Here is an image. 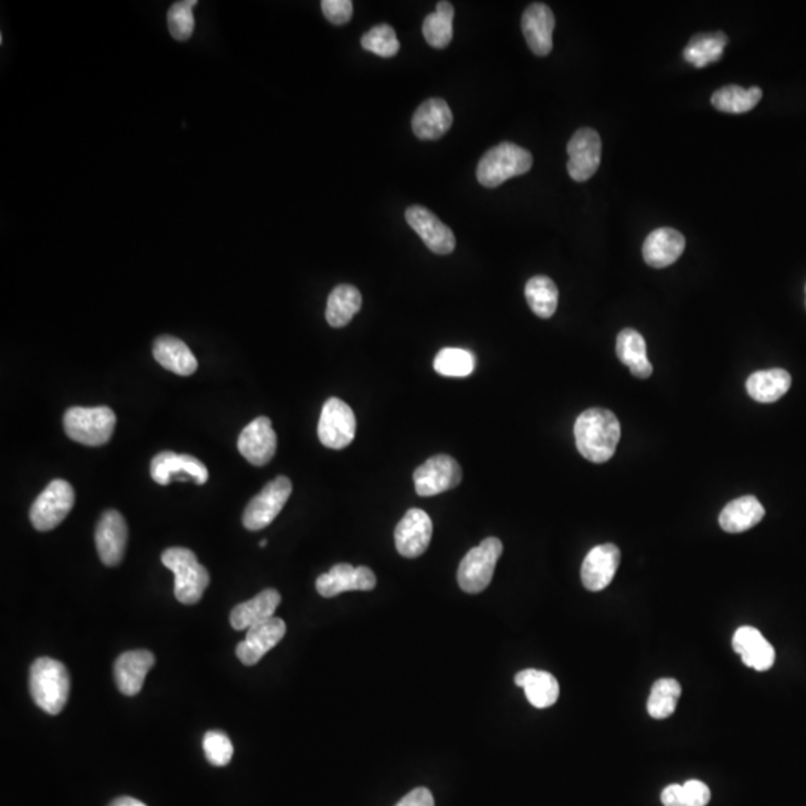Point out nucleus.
Here are the masks:
<instances>
[{"label":"nucleus","mask_w":806,"mask_h":806,"mask_svg":"<svg viewBox=\"0 0 806 806\" xmlns=\"http://www.w3.org/2000/svg\"><path fill=\"white\" fill-rule=\"evenodd\" d=\"M153 356L156 362L168 371L181 377H190L198 369V359L186 342L174 336H159L154 341Z\"/></svg>","instance_id":"25"},{"label":"nucleus","mask_w":806,"mask_h":806,"mask_svg":"<svg viewBox=\"0 0 806 806\" xmlns=\"http://www.w3.org/2000/svg\"><path fill=\"white\" fill-rule=\"evenodd\" d=\"M203 751H205L208 762L214 766L229 765L233 757L232 742H230L229 736L220 730H211L206 733L203 738Z\"/></svg>","instance_id":"40"},{"label":"nucleus","mask_w":806,"mask_h":806,"mask_svg":"<svg viewBox=\"0 0 806 806\" xmlns=\"http://www.w3.org/2000/svg\"><path fill=\"white\" fill-rule=\"evenodd\" d=\"M453 124V112L444 99L433 98L421 103L412 117V130L423 141L442 138Z\"/></svg>","instance_id":"24"},{"label":"nucleus","mask_w":806,"mask_h":806,"mask_svg":"<svg viewBox=\"0 0 806 806\" xmlns=\"http://www.w3.org/2000/svg\"><path fill=\"white\" fill-rule=\"evenodd\" d=\"M515 684L524 690L527 701L535 708H550L559 699L560 686L550 672L524 669L515 675Z\"/></svg>","instance_id":"27"},{"label":"nucleus","mask_w":806,"mask_h":806,"mask_svg":"<svg viewBox=\"0 0 806 806\" xmlns=\"http://www.w3.org/2000/svg\"><path fill=\"white\" fill-rule=\"evenodd\" d=\"M662 804L665 806H684V790L680 784H671L662 792Z\"/></svg>","instance_id":"44"},{"label":"nucleus","mask_w":806,"mask_h":806,"mask_svg":"<svg viewBox=\"0 0 806 806\" xmlns=\"http://www.w3.org/2000/svg\"><path fill=\"white\" fill-rule=\"evenodd\" d=\"M433 524L423 509L412 508L399 521L395 530V544L406 559H417L426 553L432 539Z\"/></svg>","instance_id":"15"},{"label":"nucleus","mask_w":806,"mask_h":806,"mask_svg":"<svg viewBox=\"0 0 806 806\" xmlns=\"http://www.w3.org/2000/svg\"><path fill=\"white\" fill-rule=\"evenodd\" d=\"M527 303L539 318H551L559 303V290L551 278L536 275L526 284Z\"/></svg>","instance_id":"34"},{"label":"nucleus","mask_w":806,"mask_h":806,"mask_svg":"<svg viewBox=\"0 0 806 806\" xmlns=\"http://www.w3.org/2000/svg\"><path fill=\"white\" fill-rule=\"evenodd\" d=\"M280 604L281 595L277 590H263L256 598L244 602V604L236 605L232 609V612H230V624L235 630L251 629V627L274 617L275 611H277Z\"/></svg>","instance_id":"26"},{"label":"nucleus","mask_w":806,"mask_h":806,"mask_svg":"<svg viewBox=\"0 0 806 806\" xmlns=\"http://www.w3.org/2000/svg\"><path fill=\"white\" fill-rule=\"evenodd\" d=\"M433 368L442 377L466 378L474 374L475 356L463 348H444L436 354Z\"/></svg>","instance_id":"37"},{"label":"nucleus","mask_w":806,"mask_h":806,"mask_svg":"<svg viewBox=\"0 0 806 806\" xmlns=\"http://www.w3.org/2000/svg\"><path fill=\"white\" fill-rule=\"evenodd\" d=\"M747 392L754 401L760 403H772L780 401L790 387H792V375L784 369H768V371H757L750 375L747 380Z\"/></svg>","instance_id":"30"},{"label":"nucleus","mask_w":806,"mask_h":806,"mask_svg":"<svg viewBox=\"0 0 806 806\" xmlns=\"http://www.w3.org/2000/svg\"><path fill=\"white\" fill-rule=\"evenodd\" d=\"M324 17L336 26L347 24L353 17V2L351 0H323L321 2Z\"/></svg>","instance_id":"41"},{"label":"nucleus","mask_w":806,"mask_h":806,"mask_svg":"<svg viewBox=\"0 0 806 806\" xmlns=\"http://www.w3.org/2000/svg\"><path fill=\"white\" fill-rule=\"evenodd\" d=\"M154 663H156L154 654L147 650L127 651L121 654L114 665V678L118 690L126 696L138 695Z\"/></svg>","instance_id":"22"},{"label":"nucleus","mask_w":806,"mask_h":806,"mask_svg":"<svg viewBox=\"0 0 806 806\" xmlns=\"http://www.w3.org/2000/svg\"><path fill=\"white\" fill-rule=\"evenodd\" d=\"M238 450L251 465H268L277 451V433L272 421L259 417L245 426L238 438Z\"/></svg>","instance_id":"16"},{"label":"nucleus","mask_w":806,"mask_h":806,"mask_svg":"<svg viewBox=\"0 0 806 806\" xmlns=\"http://www.w3.org/2000/svg\"><path fill=\"white\" fill-rule=\"evenodd\" d=\"M617 357L639 380L650 378L653 365L647 357V344L644 336L635 329H624L617 336Z\"/></svg>","instance_id":"28"},{"label":"nucleus","mask_w":806,"mask_h":806,"mask_svg":"<svg viewBox=\"0 0 806 806\" xmlns=\"http://www.w3.org/2000/svg\"><path fill=\"white\" fill-rule=\"evenodd\" d=\"M504 545L501 539L486 538L478 547L472 548L460 562L457 581L460 589L469 595L483 592L492 583L496 565L501 559Z\"/></svg>","instance_id":"6"},{"label":"nucleus","mask_w":806,"mask_h":806,"mask_svg":"<svg viewBox=\"0 0 806 806\" xmlns=\"http://www.w3.org/2000/svg\"><path fill=\"white\" fill-rule=\"evenodd\" d=\"M533 157L526 148L512 142H502L490 148L477 168V178L481 186L495 189L505 181L527 174L532 169Z\"/></svg>","instance_id":"3"},{"label":"nucleus","mask_w":806,"mask_h":806,"mask_svg":"<svg viewBox=\"0 0 806 806\" xmlns=\"http://www.w3.org/2000/svg\"><path fill=\"white\" fill-rule=\"evenodd\" d=\"M75 493L65 480H54L41 493L30 508V521L39 532H48L59 526L74 508Z\"/></svg>","instance_id":"7"},{"label":"nucleus","mask_w":806,"mask_h":806,"mask_svg":"<svg viewBox=\"0 0 806 806\" xmlns=\"http://www.w3.org/2000/svg\"><path fill=\"white\" fill-rule=\"evenodd\" d=\"M686 248V238L671 227L653 230L642 245V256L651 268L662 269L680 259Z\"/></svg>","instance_id":"23"},{"label":"nucleus","mask_w":806,"mask_h":806,"mask_svg":"<svg viewBox=\"0 0 806 806\" xmlns=\"http://www.w3.org/2000/svg\"><path fill=\"white\" fill-rule=\"evenodd\" d=\"M574 435L575 444L584 459L605 463L612 459L620 442V421L608 409H587L575 421Z\"/></svg>","instance_id":"1"},{"label":"nucleus","mask_w":806,"mask_h":806,"mask_svg":"<svg viewBox=\"0 0 806 806\" xmlns=\"http://www.w3.org/2000/svg\"><path fill=\"white\" fill-rule=\"evenodd\" d=\"M412 478L417 495L421 498H430L456 489L462 483L463 474L454 457L438 454L418 466Z\"/></svg>","instance_id":"9"},{"label":"nucleus","mask_w":806,"mask_h":806,"mask_svg":"<svg viewBox=\"0 0 806 806\" xmlns=\"http://www.w3.org/2000/svg\"><path fill=\"white\" fill-rule=\"evenodd\" d=\"M733 650L744 665L757 672L769 671L775 663V650L756 627L742 626L733 635Z\"/></svg>","instance_id":"21"},{"label":"nucleus","mask_w":806,"mask_h":806,"mask_svg":"<svg viewBox=\"0 0 806 806\" xmlns=\"http://www.w3.org/2000/svg\"><path fill=\"white\" fill-rule=\"evenodd\" d=\"M568 154V172L572 180L578 183L589 180L601 165V136L590 127L577 130L569 141Z\"/></svg>","instance_id":"11"},{"label":"nucleus","mask_w":806,"mask_h":806,"mask_svg":"<svg viewBox=\"0 0 806 806\" xmlns=\"http://www.w3.org/2000/svg\"><path fill=\"white\" fill-rule=\"evenodd\" d=\"M405 218L430 251L439 256L453 253L456 236L432 211L420 205L409 206Z\"/></svg>","instance_id":"13"},{"label":"nucleus","mask_w":806,"mask_h":806,"mask_svg":"<svg viewBox=\"0 0 806 806\" xmlns=\"http://www.w3.org/2000/svg\"><path fill=\"white\" fill-rule=\"evenodd\" d=\"M357 420L353 409L338 398L327 399L318 421V438L324 447L342 450L354 441Z\"/></svg>","instance_id":"10"},{"label":"nucleus","mask_w":806,"mask_h":806,"mask_svg":"<svg viewBox=\"0 0 806 806\" xmlns=\"http://www.w3.org/2000/svg\"><path fill=\"white\" fill-rule=\"evenodd\" d=\"M117 417L108 406H74L65 412L63 427L72 441L89 447H101L111 439Z\"/></svg>","instance_id":"5"},{"label":"nucleus","mask_w":806,"mask_h":806,"mask_svg":"<svg viewBox=\"0 0 806 806\" xmlns=\"http://www.w3.org/2000/svg\"><path fill=\"white\" fill-rule=\"evenodd\" d=\"M453 3L438 2L435 12L427 15L423 21V35L427 44L433 48H445L453 39Z\"/></svg>","instance_id":"33"},{"label":"nucleus","mask_w":806,"mask_h":806,"mask_svg":"<svg viewBox=\"0 0 806 806\" xmlns=\"http://www.w3.org/2000/svg\"><path fill=\"white\" fill-rule=\"evenodd\" d=\"M765 517V508L754 496H742L724 506L721 511V529L727 533H742L759 524Z\"/></svg>","instance_id":"29"},{"label":"nucleus","mask_w":806,"mask_h":806,"mask_svg":"<svg viewBox=\"0 0 806 806\" xmlns=\"http://www.w3.org/2000/svg\"><path fill=\"white\" fill-rule=\"evenodd\" d=\"M151 478L160 486H168L172 480L195 481L205 484L208 481V469L201 460L189 454H177L174 451H162L151 460Z\"/></svg>","instance_id":"12"},{"label":"nucleus","mask_w":806,"mask_h":806,"mask_svg":"<svg viewBox=\"0 0 806 806\" xmlns=\"http://www.w3.org/2000/svg\"><path fill=\"white\" fill-rule=\"evenodd\" d=\"M162 563L174 572L175 598L184 605L198 604L209 586V574L196 554L189 548H168L162 554Z\"/></svg>","instance_id":"4"},{"label":"nucleus","mask_w":806,"mask_h":806,"mask_svg":"<svg viewBox=\"0 0 806 806\" xmlns=\"http://www.w3.org/2000/svg\"><path fill=\"white\" fill-rule=\"evenodd\" d=\"M556 18L550 6L532 3L521 18V29L527 45L536 56H548L553 50V32Z\"/></svg>","instance_id":"20"},{"label":"nucleus","mask_w":806,"mask_h":806,"mask_svg":"<svg viewBox=\"0 0 806 806\" xmlns=\"http://www.w3.org/2000/svg\"><path fill=\"white\" fill-rule=\"evenodd\" d=\"M621 553L617 545L602 544L592 548L581 566V581L590 592H601L614 580L620 566Z\"/></svg>","instance_id":"18"},{"label":"nucleus","mask_w":806,"mask_h":806,"mask_svg":"<svg viewBox=\"0 0 806 806\" xmlns=\"http://www.w3.org/2000/svg\"><path fill=\"white\" fill-rule=\"evenodd\" d=\"M266 544H268V541H266V539H263V541L260 542V547L265 548Z\"/></svg>","instance_id":"46"},{"label":"nucleus","mask_w":806,"mask_h":806,"mask_svg":"<svg viewBox=\"0 0 806 806\" xmlns=\"http://www.w3.org/2000/svg\"><path fill=\"white\" fill-rule=\"evenodd\" d=\"M109 806H147L144 802L138 801V799L133 798H118L115 801H112Z\"/></svg>","instance_id":"45"},{"label":"nucleus","mask_w":806,"mask_h":806,"mask_svg":"<svg viewBox=\"0 0 806 806\" xmlns=\"http://www.w3.org/2000/svg\"><path fill=\"white\" fill-rule=\"evenodd\" d=\"M377 586V577L371 569L366 566L348 565V563H339L333 566L329 572L320 575L317 578V592L323 598H335L345 592H354V590H362V592H369L374 590Z\"/></svg>","instance_id":"14"},{"label":"nucleus","mask_w":806,"mask_h":806,"mask_svg":"<svg viewBox=\"0 0 806 806\" xmlns=\"http://www.w3.org/2000/svg\"><path fill=\"white\" fill-rule=\"evenodd\" d=\"M198 5L196 0H184L171 6L168 12L169 33L177 41L184 42L190 39L195 30V15L193 8Z\"/></svg>","instance_id":"39"},{"label":"nucleus","mask_w":806,"mask_h":806,"mask_svg":"<svg viewBox=\"0 0 806 806\" xmlns=\"http://www.w3.org/2000/svg\"><path fill=\"white\" fill-rule=\"evenodd\" d=\"M362 302V295L357 287L350 286V284L335 287L327 299V323L335 329L347 326L362 308Z\"/></svg>","instance_id":"31"},{"label":"nucleus","mask_w":806,"mask_h":806,"mask_svg":"<svg viewBox=\"0 0 806 806\" xmlns=\"http://www.w3.org/2000/svg\"><path fill=\"white\" fill-rule=\"evenodd\" d=\"M29 686L35 704L48 714L57 715L65 708L71 690L68 669L59 660L41 657L30 668Z\"/></svg>","instance_id":"2"},{"label":"nucleus","mask_w":806,"mask_h":806,"mask_svg":"<svg viewBox=\"0 0 806 806\" xmlns=\"http://www.w3.org/2000/svg\"><path fill=\"white\" fill-rule=\"evenodd\" d=\"M684 806H706L711 801L708 786L699 780L687 781L683 786Z\"/></svg>","instance_id":"42"},{"label":"nucleus","mask_w":806,"mask_h":806,"mask_svg":"<svg viewBox=\"0 0 806 806\" xmlns=\"http://www.w3.org/2000/svg\"><path fill=\"white\" fill-rule=\"evenodd\" d=\"M95 538L103 565L117 566L123 560L127 544V524L123 515L115 509L103 512Z\"/></svg>","instance_id":"19"},{"label":"nucleus","mask_w":806,"mask_h":806,"mask_svg":"<svg viewBox=\"0 0 806 806\" xmlns=\"http://www.w3.org/2000/svg\"><path fill=\"white\" fill-rule=\"evenodd\" d=\"M680 698L681 686L677 680L674 678L657 680L651 687L650 698H648V714L656 720H665L674 714Z\"/></svg>","instance_id":"36"},{"label":"nucleus","mask_w":806,"mask_h":806,"mask_svg":"<svg viewBox=\"0 0 806 806\" xmlns=\"http://www.w3.org/2000/svg\"><path fill=\"white\" fill-rule=\"evenodd\" d=\"M727 36L723 32L701 33L690 39L684 48V59L696 68H705L709 63L718 62L726 48Z\"/></svg>","instance_id":"32"},{"label":"nucleus","mask_w":806,"mask_h":806,"mask_svg":"<svg viewBox=\"0 0 806 806\" xmlns=\"http://www.w3.org/2000/svg\"><path fill=\"white\" fill-rule=\"evenodd\" d=\"M362 47L380 57H395L401 50L395 29L389 24H378L362 36Z\"/></svg>","instance_id":"38"},{"label":"nucleus","mask_w":806,"mask_h":806,"mask_svg":"<svg viewBox=\"0 0 806 806\" xmlns=\"http://www.w3.org/2000/svg\"><path fill=\"white\" fill-rule=\"evenodd\" d=\"M292 492V481L283 475L266 484L265 489L245 508L244 515H242L245 529L256 532V530L268 527L283 511Z\"/></svg>","instance_id":"8"},{"label":"nucleus","mask_w":806,"mask_h":806,"mask_svg":"<svg viewBox=\"0 0 806 806\" xmlns=\"http://www.w3.org/2000/svg\"><path fill=\"white\" fill-rule=\"evenodd\" d=\"M396 806H435V801L429 789L418 787L402 798Z\"/></svg>","instance_id":"43"},{"label":"nucleus","mask_w":806,"mask_h":806,"mask_svg":"<svg viewBox=\"0 0 806 806\" xmlns=\"http://www.w3.org/2000/svg\"><path fill=\"white\" fill-rule=\"evenodd\" d=\"M763 92L759 87L745 90L739 86H726L715 90L711 103L715 109L727 114H744L751 111L762 99Z\"/></svg>","instance_id":"35"},{"label":"nucleus","mask_w":806,"mask_h":806,"mask_svg":"<svg viewBox=\"0 0 806 806\" xmlns=\"http://www.w3.org/2000/svg\"><path fill=\"white\" fill-rule=\"evenodd\" d=\"M286 623L272 617L247 630V638L236 647V656L245 666H254L286 636Z\"/></svg>","instance_id":"17"}]
</instances>
